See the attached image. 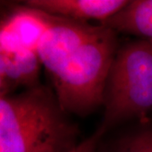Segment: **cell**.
I'll return each instance as SVG.
<instances>
[{
	"label": "cell",
	"mask_w": 152,
	"mask_h": 152,
	"mask_svg": "<svg viewBox=\"0 0 152 152\" xmlns=\"http://www.w3.org/2000/svg\"><path fill=\"white\" fill-rule=\"evenodd\" d=\"M77 129L42 85L0 96V152H69Z\"/></svg>",
	"instance_id": "cell-1"
},
{
	"label": "cell",
	"mask_w": 152,
	"mask_h": 152,
	"mask_svg": "<svg viewBox=\"0 0 152 152\" xmlns=\"http://www.w3.org/2000/svg\"><path fill=\"white\" fill-rule=\"evenodd\" d=\"M100 29L48 72L55 95L67 113L86 114L103 105L104 91L118 51L116 32Z\"/></svg>",
	"instance_id": "cell-2"
},
{
	"label": "cell",
	"mask_w": 152,
	"mask_h": 152,
	"mask_svg": "<svg viewBox=\"0 0 152 152\" xmlns=\"http://www.w3.org/2000/svg\"><path fill=\"white\" fill-rule=\"evenodd\" d=\"M104 134L129 118L144 119L152 111V45L141 40L118 49L104 91Z\"/></svg>",
	"instance_id": "cell-3"
},
{
	"label": "cell",
	"mask_w": 152,
	"mask_h": 152,
	"mask_svg": "<svg viewBox=\"0 0 152 152\" xmlns=\"http://www.w3.org/2000/svg\"><path fill=\"white\" fill-rule=\"evenodd\" d=\"M41 13L46 27L37 53L48 73L73 49L97 32L101 26L75 21L42 11Z\"/></svg>",
	"instance_id": "cell-4"
},
{
	"label": "cell",
	"mask_w": 152,
	"mask_h": 152,
	"mask_svg": "<svg viewBox=\"0 0 152 152\" xmlns=\"http://www.w3.org/2000/svg\"><path fill=\"white\" fill-rule=\"evenodd\" d=\"M45 27L41 11L26 5L17 7L1 22L0 51L37 52Z\"/></svg>",
	"instance_id": "cell-5"
},
{
	"label": "cell",
	"mask_w": 152,
	"mask_h": 152,
	"mask_svg": "<svg viewBox=\"0 0 152 152\" xmlns=\"http://www.w3.org/2000/svg\"><path fill=\"white\" fill-rule=\"evenodd\" d=\"M128 3L126 0H29L25 5L75 21L99 20L101 23Z\"/></svg>",
	"instance_id": "cell-6"
},
{
	"label": "cell",
	"mask_w": 152,
	"mask_h": 152,
	"mask_svg": "<svg viewBox=\"0 0 152 152\" xmlns=\"http://www.w3.org/2000/svg\"><path fill=\"white\" fill-rule=\"evenodd\" d=\"M41 65L36 51H0V96L10 95L20 86L29 89L40 85Z\"/></svg>",
	"instance_id": "cell-7"
},
{
	"label": "cell",
	"mask_w": 152,
	"mask_h": 152,
	"mask_svg": "<svg viewBox=\"0 0 152 152\" xmlns=\"http://www.w3.org/2000/svg\"><path fill=\"white\" fill-rule=\"evenodd\" d=\"M115 32H123L152 41V0H133L113 15L100 23Z\"/></svg>",
	"instance_id": "cell-8"
},
{
	"label": "cell",
	"mask_w": 152,
	"mask_h": 152,
	"mask_svg": "<svg viewBox=\"0 0 152 152\" xmlns=\"http://www.w3.org/2000/svg\"><path fill=\"white\" fill-rule=\"evenodd\" d=\"M116 152H152V129L124 138L118 142Z\"/></svg>",
	"instance_id": "cell-9"
},
{
	"label": "cell",
	"mask_w": 152,
	"mask_h": 152,
	"mask_svg": "<svg viewBox=\"0 0 152 152\" xmlns=\"http://www.w3.org/2000/svg\"><path fill=\"white\" fill-rule=\"evenodd\" d=\"M102 133L98 129L93 135L89 137L86 140L79 143L75 148L69 152H96L98 148V143L102 136Z\"/></svg>",
	"instance_id": "cell-10"
},
{
	"label": "cell",
	"mask_w": 152,
	"mask_h": 152,
	"mask_svg": "<svg viewBox=\"0 0 152 152\" xmlns=\"http://www.w3.org/2000/svg\"><path fill=\"white\" fill-rule=\"evenodd\" d=\"M149 42H151V44L152 45V41H149Z\"/></svg>",
	"instance_id": "cell-11"
}]
</instances>
